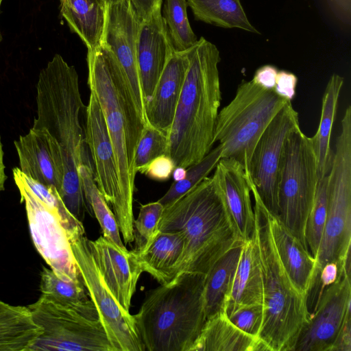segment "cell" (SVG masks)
I'll use <instances>...</instances> for the list:
<instances>
[{
  "mask_svg": "<svg viewBox=\"0 0 351 351\" xmlns=\"http://www.w3.org/2000/svg\"><path fill=\"white\" fill-rule=\"evenodd\" d=\"M37 116L33 128L46 129L61 147L64 176L60 196L69 212L82 222L88 211L78 167H93L81 122L86 111L75 68L56 54L40 71L36 85Z\"/></svg>",
  "mask_w": 351,
  "mask_h": 351,
  "instance_id": "6da1fadb",
  "label": "cell"
},
{
  "mask_svg": "<svg viewBox=\"0 0 351 351\" xmlns=\"http://www.w3.org/2000/svg\"><path fill=\"white\" fill-rule=\"evenodd\" d=\"M189 66L167 133V155L176 167L199 162L212 149L221 101L217 47L204 37L188 49Z\"/></svg>",
  "mask_w": 351,
  "mask_h": 351,
  "instance_id": "7a4b0ae2",
  "label": "cell"
},
{
  "mask_svg": "<svg viewBox=\"0 0 351 351\" xmlns=\"http://www.w3.org/2000/svg\"><path fill=\"white\" fill-rule=\"evenodd\" d=\"M158 230L178 231L184 237L172 280L183 273L206 275L223 254L244 242L237 234L213 175L164 206Z\"/></svg>",
  "mask_w": 351,
  "mask_h": 351,
  "instance_id": "3957f363",
  "label": "cell"
},
{
  "mask_svg": "<svg viewBox=\"0 0 351 351\" xmlns=\"http://www.w3.org/2000/svg\"><path fill=\"white\" fill-rule=\"evenodd\" d=\"M87 84L101 108L116 160L119 188L126 218L133 226L135 190L134 156L145 125L135 107L122 70L103 43L88 50Z\"/></svg>",
  "mask_w": 351,
  "mask_h": 351,
  "instance_id": "277c9868",
  "label": "cell"
},
{
  "mask_svg": "<svg viewBox=\"0 0 351 351\" xmlns=\"http://www.w3.org/2000/svg\"><path fill=\"white\" fill-rule=\"evenodd\" d=\"M205 275L183 273L147 292L134 315L145 350L190 351L206 321Z\"/></svg>",
  "mask_w": 351,
  "mask_h": 351,
  "instance_id": "5b68a950",
  "label": "cell"
},
{
  "mask_svg": "<svg viewBox=\"0 0 351 351\" xmlns=\"http://www.w3.org/2000/svg\"><path fill=\"white\" fill-rule=\"evenodd\" d=\"M254 204L252 238L263 279L264 317L259 339L269 351H293L311 314L308 298L300 291L285 269L263 212L261 199L250 186Z\"/></svg>",
  "mask_w": 351,
  "mask_h": 351,
  "instance_id": "8992f818",
  "label": "cell"
},
{
  "mask_svg": "<svg viewBox=\"0 0 351 351\" xmlns=\"http://www.w3.org/2000/svg\"><path fill=\"white\" fill-rule=\"evenodd\" d=\"M12 172L37 251L58 278L84 285L72 248L85 234L82 222L69 212L55 188L29 178L19 167Z\"/></svg>",
  "mask_w": 351,
  "mask_h": 351,
  "instance_id": "52a82bcc",
  "label": "cell"
},
{
  "mask_svg": "<svg viewBox=\"0 0 351 351\" xmlns=\"http://www.w3.org/2000/svg\"><path fill=\"white\" fill-rule=\"evenodd\" d=\"M288 101L252 80L240 84L217 117L214 142L221 147V158L236 160L247 174L258 139Z\"/></svg>",
  "mask_w": 351,
  "mask_h": 351,
  "instance_id": "ba28073f",
  "label": "cell"
},
{
  "mask_svg": "<svg viewBox=\"0 0 351 351\" xmlns=\"http://www.w3.org/2000/svg\"><path fill=\"white\" fill-rule=\"evenodd\" d=\"M327 213L317 251L316 276L327 263L350 266L351 251V106L341 122L327 175ZM316 278V280H317Z\"/></svg>",
  "mask_w": 351,
  "mask_h": 351,
  "instance_id": "9c48e42d",
  "label": "cell"
},
{
  "mask_svg": "<svg viewBox=\"0 0 351 351\" xmlns=\"http://www.w3.org/2000/svg\"><path fill=\"white\" fill-rule=\"evenodd\" d=\"M318 180L311 138L298 128L290 133L285 145L278 180L277 216L306 248V225Z\"/></svg>",
  "mask_w": 351,
  "mask_h": 351,
  "instance_id": "30bf717a",
  "label": "cell"
},
{
  "mask_svg": "<svg viewBox=\"0 0 351 351\" xmlns=\"http://www.w3.org/2000/svg\"><path fill=\"white\" fill-rule=\"evenodd\" d=\"M27 307L42 330L29 351H116L99 319L43 293Z\"/></svg>",
  "mask_w": 351,
  "mask_h": 351,
  "instance_id": "8fae6325",
  "label": "cell"
},
{
  "mask_svg": "<svg viewBox=\"0 0 351 351\" xmlns=\"http://www.w3.org/2000/svg\"><path fill=\"white\" fill-rule=\"evenodd\" d=\"M72 248L83 285L112 346L116 351H145L134 315L123 308L106 285L91 254L88 238L80 237Z\"/></svg>",
  "mask_w": 351,
  "mask_h": 351,
  "instance_id": "7c38bea8",
  "label": "cell"
},
{
  "mask_svg": "<svg viewBox=\"0 0 351 351\" xmlns=\"http://www.w3.org/2000/svg\"><path fill=\"white\" fill-rule=\"evenodd\" d=\"M300 127L298 112L288 101L258 139L246 174L265 207L278 215V187L286 140Z\"/></svg>",
  "mask_w": 351,
  "mask_h": 351,
  "instance_id": "4fadbf2b",
  "label": "cell"
},
{
  "mask_svg": "<svg viewBox=\"0 0 351 351\" xmlns=\"http://www.w3.org/2000/svg\"><path fill=\"white\" fill-rule=\"evenodd\" d=\"M85 142L90 153L95 183L112 206L125 245L134 242V227L125 214L114 148L101 108L91 92L86 106Z\"/></svg>",
  "mask_w": 351,
  "mask_h": 351,
  "instance_id": "5bb4252c",
  "label": "cell"
},
{
  "mask_svg": "<svg viewBox=\"0 0 351 351\" xmlns=\"http://www.w3.org/2000/svg\"><path fill=\"white\" fill-rule=\"evenodd\" d=\"M141 20L130 0L108 2L101 43L114 55L126 80L136 110L145 125V101L137 63V41Z\"/></svg>",
  "mask_w": 351,
  "mask_h": 351,
  "instance_id": "9a60e30c",
  "label": "cell"
},
{
  "mask_svg": "<svg viewBox=\"0 0 351 351\" xmlns=\"http://www.w3.org/2000/svg\"><path fill=\"white\" fill-rule=\"evenodd\" d=\"M350 303V273L344 270L322 292L293 351H332L345 323L351 318Z\"/></svg>",
  "mask_w": 351,
  "mask_h": 351,
  "instance_id": "2e32d148",
  "label": "cell"
},
{
  "mask_svg": "<svg viewBox=\"0 0 351 351\" xmlns=\"http://www.w3.org/2000/svg\"><path fill=\"white\" fill-rule=\"evenodd\" d=\"M21 171L47 187L62 190L64 169L60 145L45 128H32L14 142Z\"/></svg>",
  "mask_w": 351,
  "mask_h": 351,
  "instance_id": "e0dca14e",
  "label": "cell"
},
{
  "mask_svg": "<svg viewBox=\"0 0 351 351\" xmlns=\"http://www.w3.org/2000/svg\"><path fill=\"white\" fill-rule=\"evenodd\" d=\"M91 254L108 288L130 312L132 298L143 271L133 252L122 249L103 236L88 239Z\"/></svg>",
  "mask_w": 351,
  "mask_h": 351,
  "instance_id": "ac0fdd59",
  "label": "cell"
},
{
  "mask_svg": "<svg viewBox=\"0 0 351 351\" xmlns=\"http://www.w3.org/2000/svg\"><path fill=\"white\" fill-rule=\"evenodd\" d=\"M162 4L141 21L137 41V63L145 105L151 99L159 77L172 53L162 17Z\"/></svg>",
  "mask_w": 351,
  "mask_h": 351,
  "instance_id": "d6986e66",
  "label": "cell"
},
{
  "mask_svg": "<svg viewBox=\"0 0 351 351\" xmlns=\"http://www.w3.org/2000/svg\"><path fill=\"white\" fill-rule=\"evenodd\" d=\"M239 239L252 238L254 229V212L251 189L243 166L232 158H221L213 174Z\"/></svg>",
  "mask_w": 351,
  "mask_h": 351,
  "instance_id": "ffe728a7",
  "label": "cell"
},
{
  "mask_svg": "<svg viewBox=\"0 0 351 351\" xmlns=\"http://www.w3.org/2000/svg\"><path fill=\"white\" fill-rule=\"evenodd\" d=\"M189 66L188 49L174 51L145 105L147 123L167 134L173 120Z\"/></svg>",
  "mask_w": 351,
  "mask_h": 351,
  "instance_id": "44dd1931",
  "label": "cell"
},
{
  "mask_svg": "<svg viewBox=\"0 0 351 351\" xmlns=\"http://www.w3.org/2000/svg\"><path fill=\"white\" fill-rule=\"evenodd\" d=\"M261 206L285 269L295 287L308 298L317 278L315 258L262 201Z\"/></svg>",
  "mask_w": 351,
  "mask_h": 351,
  "instance_id": "7402d4cb",
  "label": "cell"
},
{
  "mask_svg": "<svg viewBox=\"0 0 351 351\" xmlns=\"http://www.w3.org/2000/svg\"><path fill=\"white\" fill-rule=\"evenodd\" d=\"M269 348L259 338L252 337L234 325L221 310L207 318L190 351H266Z\"/></svg>",
  "mask_w": 351,
  "mask_h": 351,
  "instance_id": "603a6c76",
  "label": "cell"
},
{
  "mask_svg": "<svg viewBox=\"0 0 351 351\" xmlns=\"http://www.w3.org/2000/svg\"><path fill=\"white\" fill-rule=\"evenodd\" d=\"M263 304V279L253 238L245 241L223 309L228 313L241 306Z\"/></svg>",
  "mask_w": 351,
  "mask_h": 351,
  "instance_id": "cb8c5ba5",
  "label": "cell"
},
{
  "mask_svg": "<svg viewBox=\"0 0 351 351\" xmlns=\"http://www.w3.org/2000/svg\"><path fill=\"white\" fill-rule=\"evenodd\" d=\"M182 234L178 231H159L143 250H132L143 272L149 274L160 285L173 279V273L184 249Z\"/></svg>",
  "mask_w": 351,
  "mask_h": 351,
  "instance_id": "d4e9b609",
  "label": "cell"
},
{
  "mask_svg": "<svg viewBox=\"0 0 351 351\" xmlns=\"http://www.w3.org/2000/svg\"><path fill=\"white\" fill-rule=\"evenodd\" d=\"M62 16L70 30L83 41L88 50L101 45L108 2L106 0H59Z\"/></svg>",
  "mask_w": 351,
  "mask_h": 351,
  "instance_id": "484cf974",
  "label": "cell"
},
{
  "mask_svg": "<svg viewBox=\"0 0 351 351\" xmlns=\"http://www.w3.org/2000/svg\"><path fill=\"white\" fill-rule=\"evenodd\" d=\"M343 83L344 80L339 75L334 73L330 76L322 97L319 124L315 135L311 137L319 178L327 176L330 167L333 152L330 147L331 134Z\"/></svg>",
  "mask_w": 351,
  "mask_h": 351,
  "instance_id": "4316f807",
  "label": "cell"
},
{
  "mask_svg": "<svg viewBox=\"0 0 351 351\" xmlns=\"http://www.w3.org/2000/svg\"><path fill=\"white\" fill-rule=\"evenodd\" d=\"M41 332L27 306L0 300V351H29Z\"/></svg>",
  "mask_w": 351,
  "mask_h": 351,
  "instance_id": "83f0119b",
  "label": "cell"
},
{
  "mask_svg": "<svg viewBox=\"0 0 351 351\" xmlns=\"http://www.w3.org/2000/svg\"><path fill=\"white\" fill-rule=\"evenodd\" d=\"M244 242L237 243L223 254L205 275L204 300L206 319L213 314L223 310Z\"/></svg>",
  "mask_w": 351,
  "mask_h": 351,
  "instance_id": "f1b7e54d",
  "label": "cell"
},
{
  "mask_svg": "<svg viewBox=\"0 0 351 351\" xmlns=\"http://www.w3.org/2000/svg\"><path fill=\"white\" fill-rule=\"evenodd\" d=\"M197 21L223 28H239L254 34L240 0H186Z\"/></svg>",
  "mask_w": 351,
  "mask_h": 351,
  "instance_id": "f546056e",
  "label": "cell"
},
{
  "mask_svg": "<svg viewBox=\"0 0 351 351\" xmlns=\"http://www.w3.org/2000/svg\"><path fill=\"white\" fill-rule=\"evenodd\" d=\"M40 290L42 293L71 306L86 317L99 319L97 310L85 287L60 279L50 268L43 267Z\"/></svg>",
  "mask_w": 351,
  "mask_h": 351,
  "instance_id": "4dcf8cb0",
  "label": "cell"
},
{
  "mask_svg": "<svg viewBox=\"0 0 351 351\" xmlns=\"http://www.w3.org/2000/svg\"><path fill=\"white\" fill-rule=\"evenodd\" d=\"M78 172L86 202L100 225L102 236L121 248L127 249L121 240L115 216L95 183L93 167L81 165Z\"/></svg>",
  "mask_w": 351,
  "mask_h": 351,
  "instance_id": "1f68e13d",
  "label": "cell"
},
{
  "mask_svg": "<svg viewBox=\"0 0 351 351\" xmlns=\"http://www.w3.org/2000/svg\"><path fill=\"white\" fill-rule=\"evenodd\" d=\"M187 7L186 0H165L161 8L167 34L177 52L189 49L198 40L188 19Z\"/></svg>",
  "mask_w": 351,
  "mask_h": 351,
  "instance_id": "d6a6232c",
  "label": "cell"
},
{
  "mask_svg": "<svg viewBox=\"0 0 351 351\" xmlns=\"http://www.w3.org/2000/svg\"><path fill=\"white\" fill-rule=\"evenodd\" d=\"M221 147L218 145L211 149L199 162L186 168L184 179L173 182L169 190L158 201L165 206L176 200L197 185L215 169L221 158Z\"/></svg>",
  "mask_w": 351,
  "mask_h": 351,
  "instance_id": "836d02e7",
  "label": "cell"
},
{
  "mask_svg": "<svg viewBox=\"0 0 351 351\" xmlns=\"http://www.w3.org/2000/svg\"><path fill=\"white\" fill-rule=\"evenodd\" d=\"M327 176L318 180L315 195L308 215L305 230L307 248L315 258L327 213Z\"/></svg>",
  "mask_w": 351,
  "mask_h": 351,
  "instance_id": "e575fe53",
  "label": "cell"
},
{
  "mask_svg": "<svg viewBox=\"0 0 351 351\" xmlns=\"http://www.w3.org/2000/svg\"><path fill=\"white\" fill-rule=\"evenodd\" d=\"M164 206L158 201L141 206L136 219L134 220V251L144 250L158 232V223Z\"/></svg>",
  "mask_w": 351,
  "mask_h": 351,
  "instance_id": "d590c367",
  "label": "cell"
},
{
  "mask_svg": "<svg viewBox=\"0 0 351 351\" xmlns=\"http://www.w3.org/2000/svg\"><path fill=\"white\" fill-rule=\"evenodd\" d=\"M167 133L148 124L139 140L134 156V169L140 172L155 158L167 154Z\"/></svg>",
  "mask_w": 351,
  "mask_h": 351,
  "instance_id": "8d00e7d4",
  "label": "cell"
},
{
  "mask_svg": "<svg viewBox=\"0 0 351 351\" xmlns=\"http://www.w3.org/2000/svg\"><path fill=\"white\" fill-rule=\"evenodd\" d=\"M226 314L229 320L240 330L259 338L264 317L263 304L241 306Z\"/></svg>",
  "mask_w": 351,
  "mask_h": 351,
  "instance_id": "74e56055",
  "label": "cell"
},
{
  "mask_svg": "<svg viewBox=\"0 0 351 351\" xmlns=\"http://www.w3.org/2000/svg\"><path fill=\"white\" fill-rule=\"evenodd\" d=\"M176 168L172 158L167 154L159 156L150 161L141 171L151 179L165 181L172 176Z\"/></svg>",
  "mask_w": 351,
  "mask_h": 351,
  "instance_id": "f35d334b",
  "label": "cell"
},
{
  "mask_svg": "<svg viewBox=\"0 0 351 351\" xmlns=\"http://www.w3.org/2000/svg\"><path fill=\"white\" fill-rule=\"evenodd\" d=\"M298 77L293 73L278 71L274 90L280 97L291 101L295 95Z\"/></svg>",
  "mask_w": 351,
  "mask_h": 351,
  "instance_id": "ab89813d",
  "label": "cell"
},
{
  "mask_svg": "<svg viewBox=\"0 0 351 351\" xmlns=\"http://www.w3.org/2000/svg\"><path fill=\"white\" fill-rule=\"evenodd\" d=\"M278 72V70L276 66L266 64L256 71L252 80L263 88L274 89Z\"/></svg>",
  "mask_w": 351,
  "mask_h": 351,
  "instance_id": "60d3db41",
  "label": "cell"
},
{
  "mask_svg": "<svg viewBox=\"0 0 351 351\" xmlns=\"http://www.w3.org/2000/svg\"><path fill=\"white\" fill-rule=\"evenodd\" d=\"M335 18L346 25L351 23V0H326Z\"/></svg>",
  "mask_w": 351,
  "mask_h": 351,
  "instance_id": "b9f144b4",
  "label": "cell"
},
{
  "mask_svg": "<svg viewBox=\"0 0 351 351\" xmlns=\"http://www.w3.org/2000/svg\"><path fill=\"white\" fill-rule=\"evenodd\" d=\"M141 20L149 16L155 8L162 3V0H130Z\"/></svg>",
  "mask_w": 351,
  "mask_h": 351,
  "instance_id": "7bdbcfd3",
  "label": "cell"
},
{
  "mask_svg": "<svg viewBox=\"0 0 351 351\" xmlns=\"http://www.w3.org/2000/svg\"><path fill=\"white\" fill-rule=\"evenodd\" d=\"M5 165L3 163V151L0 136V193L5 190L4 184L7 180L5 173Z\"/></svg>",
  "mask_w": 351,
  "mask_h": 351,
  "instance_id": "ee69618b",
  "label": "cell"
},
{
  "mask_svg": "<svg viewBox=\"0 0 351 351\" xmlns=\"http://www.w3.org/2000/svg\"><path fill=\"white\" fill-rule=\"evenodd\" d=\"M186 169L184 167H177L174 169L172 176L174 182L181 180L184 178L186 176Z\"/></svg>",
  "mask_w": 351,
  "mask_h": 351,
  "instance_id": "f6af8a7d",
  "label": "cell"
},
{
  "mask_svg": "<svg viewBox=\"0 0 351 351\" xmlns=\"http://www.w3.org/2000/svg\"><path fill=\"white\" fill-rule=\"evenodd\" d=\"M2 1L3 0H0V8H1V3H2ZM1 40H2V36H1V34L0 32V42L1 41Z\"/></svg>",
  "mask_w": 351,
  "mask_h": 351,
  "instance_id": "bcb514c9",
  "label": "cell"
},
{
  "mask_svg": "<svg viewBox=\"0 0 351 351\" xmlns=\"http://www.w3.org/2000/svg\"><path fill=\"white\" fill-rule=\"evenodd\" d=\"M107 2H114V1H119V0H106Z\"/></svg>",
  "mask_w": 351,
  "mask_h": 351,
  "instance_id": "7dc6e473",
  "label": "cell"
}]
</instances>
